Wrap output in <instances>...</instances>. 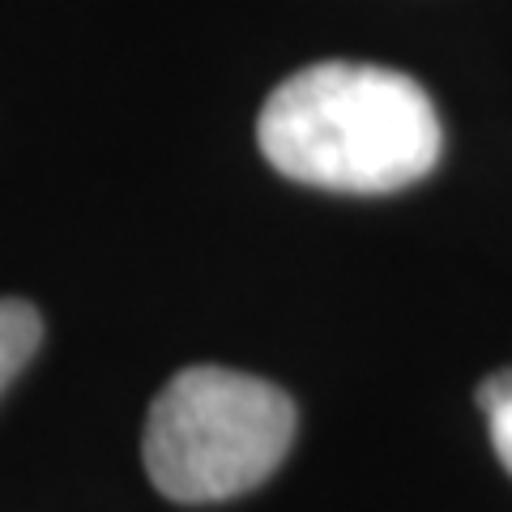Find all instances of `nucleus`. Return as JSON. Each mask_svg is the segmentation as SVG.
<instances>
[{"label":"nucleus","instance_id":"nucleus-2","mask_svg":"<svg viewBox=\"0 0 512 512\" xmlns=\"http://www.w3.org/2000/svg\"><path fill=\"white\" fill-rule=\"evenodd\" d=\"M299 414L278 384L231 367H184L154 397L141 457L175 504H218L261 487L295 444Z\"/></svg>","mask_w":512,"mask_h":512},{"label":"nucleus","instance_id":"nucleus-3","mask_svg":"<svg viewBox=\"0 0 512 512\" xmlns=\"http://www.w3.org/2000/svg\"><path fill=\"white\" fill-rule=\"evenodd\" d=\"M43 342V316L26 299H0V393L35 359Z\"/></svg>","mask_w":512,"mask_h":512},{"label":"nucleus","instance_id":"nucleus-5","mask_svg":"<svg viewBox=\"0 0 512 512\" xmlns=\"http://www.w3.org/2000/svg\"><path fill=\"white\" fill-rule=\"evenodd\" d=\"M487 423H491V448H495V457H500V466L512 474V406L487 414Z\"/></svg>","mask_w":512,"mask_h":512},{"label":"nucleus","instance_id":"nucleus-1","mask_svg":"<svg viewBox=\"0 0 512 512\" xmlns=\"http://www.w3.org/2000/svg\"><path fill=\"white\" fill-rule=\"evenodd\" d=\"M256 146L295 184L380 197L440 163L444 128L414 77L384 64L320 60L265 99Z\"/></svg>","mask_w":512,"mask_h":512},{"label":"nucleus","instance_id":"nucleus-4","mask_svg":"<svg viewBox=\"0 0 512 512\" xmlns=\"http://www.w3.org/2000/svg\"><path fill=\"white\" fill-rule=\"evenodd\" d=\"M478 406H483V414L512 406V372H495V376H487L483 384H478Z\"/></svg>","mask_w":512,"mask_h":512}]
</instances>
